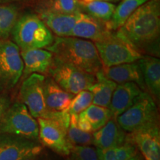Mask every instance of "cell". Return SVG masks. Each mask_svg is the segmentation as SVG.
<instances>
[{
	"label": "cell",
	"instance_id": "cell-1",
	"mask_svg": "<svg viewBox=\"0 0 160 160\" xmlns=\"http://www.w3.org/2000/svg\"><path fill=\"white\" fill-rule=\"evenodd\" d=\"M160 33V1L148 0L133 12L116 33L142 51L159 52L153 46L159 43Z\"/></svg>",
	"mask_w": 160,
	"mask_h": 160
},
{
	"label": "cell",
	"instance_id": "cell-2",
	"mask_svg": "<svg viewBox=\"0 0 160 160\" xmlns=\"http://www.w3.org/2000/svg\"><path fill=\"white\" fill-rule=\"evenodd\" d=\"M53 57L86 73L95 75L103 68L94 43L73 37H56L46 48Z\"/></svg>",
	"mask_w": 160,
	"mask_h": 160
},
{
	"label": "cell",
	"instance_id": "cell-3",
	"mask_svg": "<svg viewBox=\"0 0 160 160\" xmlns=\"http://www.w3.org/2000/svg\"><path fill=\"white\" fill-rule=\"evenodd\" d=\"M117 123L126 133L159 124L157 105L148 92L142 91L133 105L116 118Z\"/></svg>",
	"mask_w": 160,
	"mask_h": 160
},
{
	"label": "cell",
	"instance_id": "cell-4",
	"mask_svg": "<svg viewBox=\"0 0 160 160\" xmlns=\"http://www.w3.org/2000/svg\"><path fill=\"white\" fill-rule=\"evenodd\" d=\"M12 33L15 44L21 51L47 48L54 39L40 18L33 14H27L18 19Z\"/></svg>",
	"mask_w": 160,
	"mask_h": 160
},
{
	"label": "cell",
	"instance_id": "cell-5",
	"mask_svg": "<svg viewBox=\"0 0 160 160\" xmlns=\"http://www.w3.org/2000/svg\"><path fill=\"white\" fill-rule=\"evenodd\" d=\"M0 133L39 141V124L28 108L21 102H17L10 105L0 119Z\"/></svg>",
	"mask_w": 160,
	"mask_h": 160
},
{
	"label": "cell",
	"instance_id": "cell-6",
	"mask_svg": "<svg viewBox=\"0 0 160 160\" xmlns=\"http://www.w3.org/2000/svg\"><path fill=\"white\" fill-rule=\"evenodd\" d=\"M94 45L103 68L134 62L142 57L137 48L116 33Z\"/></svg>",
	"mask_w": 160,
	"mask_h": 160
},
{
	"label": "cell",
	"instance_id": "cell-7",
	"mask_svg": "<svg viewBox=\"0 0 160 160\" xmlns=\"http://www.w3.org/2000/svg\"><path fill=\"white\" fill-rule=\"evenodd\" d=\"M48 73L62 88L72 95L88 90L96 82L95 75L81 71L54 57Z\"/></svg>",
	"mask_w": 160,
	"mask_h": 160
},
{
	"label": "cell",
	"instance_id": "cell-8",
	"mask_svg": "<svg viewBox=\"0 0 160 160\" xmlns=\"http://www.w3.org/2000/svg\"><path fill=\"white\" fill-rule=\"evenodd\" d=\"M23 70L19 47L8 40L0 39V90L8 91L15 87Z\"/></svg>",
	"mask_w": 160,
	"mask_h": 160
},
{
	"label": "cell",
	"instance_id": "cell-9",
	"mask_svg": "<svg viewBox=\"0 0 160 160\" xmlns=\"http://www.w3.org/2000/svg\"><path fill=\"white\" fill-rule=\"evenodd\" d=\"M43 151L39 141L0 133V160H33Z\"/></svg>",
	"mask_w": 160,
	"mask_h": 160
},
{
	"label": "cell",
	"instance_id": "cell-10",
	"mask_svg": "<svg viewBox=\"0 0 160 160\" xmlns=\"http://www.w3.org/2000/svg\"><path fill=\"white\" fill-rule=\"evenodd\" d=\"M45 77L32 73L24 80L20 88V99L35 119H48L50 113L45 105L43 85Z\"/></svg>",
	"mask_w": 160,
	"mask_h": 160
},
{
	"label": "cell",
	"instance_id": "cell-11",
	"mask_svg": "<svg viewBox=\"0 0 160 160\" xmlns=\"http://www.w3.org/2000/svg\"><path fill=\"white\" fill-rule=\"evenodd\" d=\"M39 124V141L43 147L51 149L58 155L68 157L73 145L69 141L67 129L51 119H37Z\"/></svg>",
	"mask_w": 160,
	"mask_h": 160
},
{
	"label": "cell",
	"instance_id": "cell-12",
	"mask_svg": "<svg viewBox=\"0 0 160 160\" xmlns=\"http://www.w3.org/2000/svg\"><path fill=\"white\" fill-rule=\"evenodd\" d=\"M135 144L144 160H160V133L159 124L128 134Z\"/></svg>",
	"mask_w": 160,
	"mask_h": 160
},
{
	"label": "cell",
	"instance_id": "cell-13",
	"mask_svg": "<svg viewBox=\"0 0 160 160\" xmlns=\"http://www.w3.org/2000/svg\"><path fill=\"white\" fill-rule=\"evenodd\" d=\"M106 24L87 13L79 12L70 37L91 40L94 42L105 39L112 34Z\"/></svg>",
	"mask_w": 160,
	"mask_h": 160
},
{
	"label": "cell",
	"instance_id": "cell-14",
	"mask_svg": "<svg viewBox=\"0 0 160 160\" xmlns=\"http://www.w3.org/2000/svg\"><path fill=\"white\" fill-rule=\"evenodd\" d=\"M128 134L112 117L103 127L93 133V145L98 149H108L122 145Z\"/></svg>",
	"mask_w": 160,
	"mask_h": 160
},
{
	"label": "cell",
	"instance_id": "cell-15",
	"mask_svg": "<svg viewBox=\"0 0 160 160\" xmlns=\"http://www.w3.org/2000/svg\"><path fill=\"white\" fill-rule=\"evenodd\" d=\"M143 91L136 83L126 82L117 85L112 95L108 108L112 117L118 116L133 105Z\"/></svg>",
	"mask_w": 160,
	"mask_h": 160
},
{
	"label": "cell",
	"instance_id": "cell-16",
	"mask_svg": "<svg viewBox=\"0 0 160 160\" xmlns=\"http://www.w3.org/2000/svg\"><path fill=\"white\" fill-rule=\"evenodd\" d=\"M24 64L25 78L32 73L45 74L48 72L53 55L51 51L42 48L22 50L20 51Z\"/></svg>",
	"mask_w": 160,
	"mask_h": 160
},
{
	"label": "cell",
	"instance_id": "cell-17",
	"mask_svg": "<svg viewBox=\"0 0 160 160\" xmlns=\"http://www.w3.org/2000/svg\"><path fill=\"white\" fill-rule=\"evenodd\" d=\"M102 71L106 77L117 84L133 82L137 84L143 91L146 89L142 74L137 61L103 68Z\"/></svg>",
	"mask_w": 160,
	"mask_h": 160
},
{
	"label": "cell",
	"instance_id": "cell-18",
	"mask_svg": "<svg viewBox=\"0 0 160 160\" xmlns=\"http://www.w3.org/2000/svg\"><path fill=\"white\" fill-rule=\"evenodd\" d=\"M141 70L144 83L153 99L160 97V60L151 56L142 57L137 61Z\"/></svg>",
	"mask_w": 160,
	"mask_h": 160
},
{
	"label": "cell",
	"instance_id": "cell-19",
	"mask_svg": "<svg viewBox=\"0 0 160 160\" xmlns=\"http://www.w3.org/2000/svg\"><path fill=\"white\" fill-rule=\"evenodd\" d=\"M43 90L45 105L49 111H67L74 96L62 88L51 77L45 79Z\"/></svg>",
	"mask_w": 160,
	"mask_h": 160
},
{
	"label": "cell",
	"instance_id": "cell-20",
	"mask_svg": "<svg viewBox=\"0 0 160 160\" xmlns=\"http://www.w3.org/2000/svg\"><path fill=\"white\" fill-rule=\"evenodd\" d=\"M65 14L48 10L40 11V19L58 37H70L77 19V14Z\"/></svg>",
	"mask_w": 160,
	"mask_h": 160
},
{
	"label": "cell",
	"instance_id": "cell-21",
	"mask_svg": "<svg viewBox=\"0 0 160 160\" xmlns=\"http://www.w3.org/2000/svg\"><path fill=\"white\" fill-rule=\"evenodd\" d=\"M95 77L96 82L88 89L93 95L92 104L108 108L112 95L118 84L106 77L102 69L96 73Z\"/></svg>",
	"mask_w": 160,
	"mask_h": 160
},
{
	"label": "cell",
	"instance_id": "cell-22",
	"mask_svg": "<svg viewBox=\"0 0 160 160\" xmlns=\"http://www.w3.org/2000/svg\"><path fill=\"white\" fill-rule=\"evenodd\" d=\"M97 149L99 160H141L142 157L128 137L125 143L117 147Z\"/></svg>",
	"mask_w": 160,
	"mask_h": 160
},
{
	"label": "cell",
	"instance_id": "cell-23",
	"mask_svg": "<svg viewBox=\"0 0 160 160\" xmlns=\"http://www.w3.org/2000/svg\"><path fill=\"white\" fill-rule=\"evenodd\" d=\"M148 0H122L115 8L111 20L107 24V28L111 31H117L125 23L136 10Z\"/></svg>",
	"mask_w": 160,
	"mask_h": 160
},
{
	"label": "cell",
	"instance_id": "cell-24",
	"mask_svg": "<svg viewBox=\"0 0 160 160\" xmlns=\"http://www.w3.org/2000/svg\"><path fill=\"white\" fill-rule=\"evenodd\" d=\"M80 1L82 11H85L87 14L91 16L107 25L113 14L116 6L111 2L102 1Z\"/></svg>",
	"mask_w": 160,
	"mask_h": 160
},
{
	"label": "cell",
	"instance_id": "cell-25",
	"mask_svg": "<svg viewBox=\"0 0 160 160\" xmlns=\"http://www.w3.org/2000/svg\"><path fill=\"white\" fill-rule=\"evenodd\" d=\"M80 114L89 122L93 132L97 131L103 127L112 118V114L108 108L101 107L93 104H91L87 109L80 113Z\"/></svg>",
	"mask_w": 160,
	"mask_h": 160
},
{
	"label": "cell",
	"instance_id": "cell-26",
	"mask_svg": "<svg viewBox=\"0 0 160 160\" xmlns=\"http://www.w3.org/2000/svg\"><path fill=\"white\" fill-rule=\"evenodd\" d=\"M19 11L13 5H0V39H6L13 31Z\"/></svg>",
	"mask_w": 160,
	"mask_h": 160
},
{
	"label": "cell",
	"instance_id": "cell-27",
	"mask_svg": "<svg viewBox=\"0 0 160 160\" xmlns=\"http://www.w3.org/2000/svg\"><path fill=\"white\" fill-rule=\"evenodd\" d=\"M78 114H71L70 125L67 130L69 141L73 145H92L93 133L82 131L77 126Z\"/></svg>",
	"mask_w": 160,
	"mask_h": 160
},
{
	"label": "cell",
	"instance_id": "cell-28",
	"mask_svg": "<svg viewBox=\"0 0 160 160\" xmlns=\"http://www.w3.org/2000/svg\"><path fill=\"white\" fill-rule=\"evenodd\" d=\"M42 10L65 14H77L82 12L79 0H47Z\"/></svg>",
	"mask_w": 160,
	"mask_h": 160
},
{
	"label": "cell",
	"instance_id": "cell-29",
	"mask_svg": "<svg viewBox=\"0 0 160 160\" xmlns=\"http://www.w3.org/2000/svg\"><path fill=\"white\" fill-rule=\"evenodd\" d=\"M93 102V95L88 90L82 91L73 96L67 111L71 114H79Z\"/></svg>",
	"mask_w": 160,
	"mask_h": 160
},
{
	"label": "cell",
	"instance_id": "cell-30",
	"mask_svg": "<svg viewBox=\"0 0 160 160\" xmlns=\"http://www.w3.org/2000/svg\"><path fill=\"white\" fill-rule=\"evenodd\" d=\"M68 160H99L97 148L91 145H73Z\"/></svg>",
	"mask_w": 160,
	"mask_h": 160
},
{
	"label": "cell",
	"instance_id": "cell-31",
	"mask_svg": "<svg viewBox=\"0 0 160 160\" xmlns=\"http://www.w3.org/2000/svg\"><path fill=\"white\" fill-rule=\"evenodd\" d=\"M77 126L79 127V129H81L83 131L88 132V133H92L93 132V129H92L91 124L89 123V122L83 116L80 114V113L78 114Z\"/></svg>",
	"mask_w": 160,
	"mask_h": 160
},
{
	"label": "cell",
	"instance_id": "cell-32",
	"mask_svg": "<svg viewBox=\"0 0 160 160\" xmlns=\"http://www.w3.org/2000/svg\"><path fill=\"white\" fill-rule=\"evenodd\" d=\"M11 105V101L7 96L0 95V119Z\"/></svg>",
	"mask_w": 160,
	"mask_h": 160
},
{
	"label": "cell",
	"instance_id": "cell-33",
	"mask_svg": "<svg viewBox=\"0 0 160 160\" xmlns=\"http://www.w3.org/2000/svg\"><path fill=\"white\" fill-rule=\"evenodd\" d=\"M42 152L39 156H37V157H36L35 159H33V160H62L61 158L55 157V156L50 155L48 153V154L47 153L45 154L44 153H42Z\"/></svg>",
	"mask_w": 160,
	"mask_h": 160
},
{
	"label": "cell",
	"instance_id": "cell-34",
	"mask_svg": "<svg viewBox=\"0 0 160 160\" xmlns=\"http://www.w3.org/2000/svg\"><path fill=\"white\" fill-rule=\"evenodd\" d=\"M21 1V0H0V5H9L12 2Z\"/></svg>",
	"mask_w": 160,
	"mask_h": 160
},
{
	"label": "cell",
	"instance_id": "cell-35",
	"mask_svg": "<svg viewBox=\"0 0 160 160\" xmlns=\"http://www.w3.org/2000/svg\"><path fill=\"white\" fill-rule=\"evenodd\" d=\"M82 2H91V1H102V2H118L119 0H81Z\"/></svg>",
	"mask_w": 160,
	"mask_h": 160
}]
</instances>
